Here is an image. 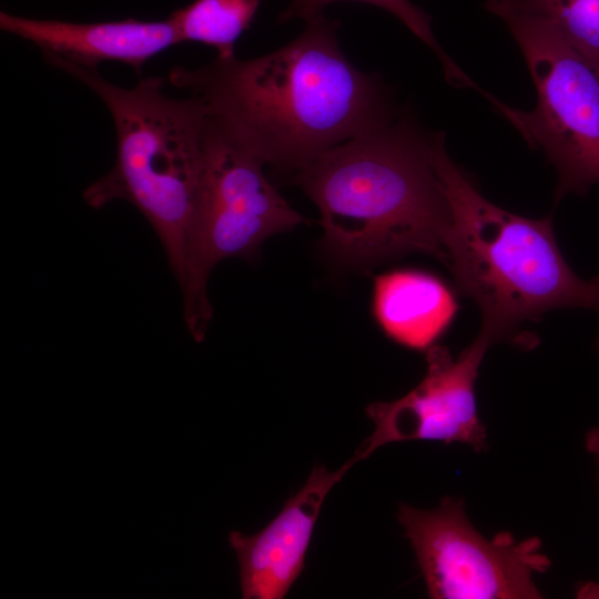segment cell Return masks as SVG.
<instances>
[{"label":"cell","instance_id":"obj_1","mask_svg":"<svg viewBox=\"0 0 599 599\" xmlns=\"http://www.w3.org/2000/svg\"><path fill=\"white\" fill-rule=\"evenodd\" d=\"M305 22L297 38L267 54L216 57L167 75L264 165L291 175L399 112L382 77L344 54L338 21L321 14Z\"/></svg>","mask_w":599,"mask_h":599},{"label":"cell","instance_id":"obj_2","mask_svg":"<svg viewBox=\"0 0 599 599\" xmlns=\"http://www.w3.org/2000/svg\"><path fill=\"white\" fill-rule=\"evenodd\" d=\"M434 136L399 111L291 175L318 207L322 247L336 262L368 268L409 253L445 262L450 207Z\"/></svg>","mask_w":599,"mask_h":599},{"label":"cell","instance_id":"obj_3","mask_svg":"<svg viewBox=\"0 0 599 599\" xmlns=\"http://www.w3.org/2000/svg\"><path fill=\"white\" fill-rule=\"evenodd\" d=\"M434 161L450 207L445 263L478 305L481 335L491 344L531 347L530 334L520 328L548 311H599V276L583 280L571 270L551 216H520L485 199L448 155L441 131H435Z\"/></svg>","mask_w":599,"mask_h":599},{"label":"cell","instance_id":"obj_4","mask_svg":"<svg viewBox=\"0 0 599 599\" xmlns=\"http://www.w3.org/2000/svg\"><path fill=\"white\" fill-rule=\"evenodd\" d=\"M47 62L90 88L115 126V163L84 190V202L95 210L115 200L135 206L159 237L182 291L190 274L204 173L207 115L202 103L194 97L166 95V79L160 75L141 78L125 89L97 69L59 59Z\"/></svg>","mask_w":599,"mask_h":599},{"label":"cell","instance_id":"obj_5","mask_svg":"<svg viewBox=\"0 0 599 599\" xmlns=\"http://www.w3.org/2000/svg\"><path fill=\"white\" fill-rule=\"evenodd\" d=\"M263 165L206 118L192 261L181 292L183 319L196 343L203 342L213 316L207 295L212 270L227 258L254 261L267 238L306 222L272 184Z\"/></svg>","mask_w":599,"mask_h":599},{"label":"cell","instance_id":"obj_6","mask_svg":"<svg viewBox=\"0 0 599 599\" xmlns=\"http://www.w3.org/2000/svg\"><path fill=\"white\" fill-rule=\"evenodd\" d=\"M518 43L537 91V104L521 111L483 95L555 166L556 202L586 195L599 185V74L541 18L497 14Z\"/></svg>","mask_w":599,"mask_h":599},{"label":"cell","instance_id":"obj_7","mask_svg":"<svg viewBox=\"0 0 599 599\" xmlns=\"http://www.w3.org/2000/svg\"><path fill=\"white\" fill-rule=\"evenodd\" d=\"M404 528L434 599H536L534 577L546 572L549 558L541 540H517L508 531L485 538L468 520L464 501L445 497L434 509L400 504Z\"/></svg>","mask_w":599,"mask_h":599},{"label":"cell","instance_id":"obj_8","mask_svg":"<svg viewBox=\"0 0 599 599\" xmlns=\"http://www.w3.org/2000/svg\"><path fill=\"white\" fill-rule=\"evenodd\" d=\"M490 345L479 333L456 358L445 346L427 349V370L415 388L398 399L367 406L374 432L355 451L356 459L367 458L384 445L409 440L460 443L476 453L486 450L487 433L477 413L475 382Z\"/></svg>","mask_w":599,"mask_h":599},{"label":"cell","instance_id":"obj_9","mask_svg":"<svg viewBox=\"0 0 599 599\" xmlns=\"http://www.w3.org/2000/svg\"><path fill=\"white\" fill-rule=\"evenodd\" d=\"M353 456L329 471L317 465L281 511L254 535L231 531L229 542L237 557L244 599H282L304 569L305 556L323 501L356 464Z\"/></svg>","mask_w":599,"mask_h":599},{"label":"cell","instance_id":"obj_10","mask_svg":"<svg viewBox=\"0 0 599 599\" xmlns=\"http://www.w3.org/2000/svg\"><path fill=\"white\" fill-rule=\"evenodd\" d=\"M0 29L39 48L43 58L97 69L104 61L122 62L140 75L144 63L181 43L171 17L160 21L124 19L92 23L42 20L0 12Z\"/></svg>","mask_w":599,"mask_h":599},{"label":"cell","instance_id":"obj_11","mask_svg":"<svg viewBox=\"0 0 599 599\" xmlns=\"http://www.w3.org/2000/svg\"><path fill=\"white\" fill-rule=\"evenodd\" d=\"M458 309L454 293L436 275L400 268L376 275L373 315L393 342L427 351L451 324Z\"/></svg>","mask_w":599,"mask_h":599},{"label":"cell","instance_id":"obj_12","mask_svg":"<svg viewBox=\"0 0 599 599\" xmlns=\"http://www.w3.org/2000/svg\"><path fill=\"white\" fill-rule=\"evenodd\" d=\"M261 0H194L175 10L173 19L181 42H199L217 57L235 55L238 38L254 21Z\"/></svg>","mask_w":599,"mask_h":599},{"label":"cell","instance_id":"obj_13","mask_svg":"<svg viewBox=\"0 0 599 599\" xmlns=\"http://www.w3.org/2000/svg\"><path fill=\"white\" fill-rule=\"evenodd\" d=\"M486 8L544 19L599 74V0H487Z\"/></svg>","mask_w":599,"mask_h":599},{"label":"cell","instance_id":"obj_14","mask_svg":"<svg viewBox=\"0 0 599 599\" xmlns=\"http://www.w3.org/2000/svg\"><path fill=\"white\" fill-rule=\"evenodd\" d=\"M337 1H357L388 11L436 54L449 83L460 88H467L471 84L473 80L439 45L430 27V17L409 0H291L290 4L280 13L277 21L287 22L295 19L307 21L323 14L326 6Z\"/></svg>","mask_w":599,"mask_h":599},{"label":"cell","instance_id":"obj_15","mask_svg":"<svg viewBox=\"0 0 599 599\" xmlns=\"http://www.w3.org/2000/svg\"><path fill=\"white\" fill-rule=\"evenodd\" d=\"M587 450L595 457L599 470V427L591 428L585 437Z\"/></svg>","mask_w":599,"mask_h":599},{"label":"cell","instance_id":"obj_16","mask_svg":"<svg viewBox=\"0 0 599 599\" xmlns=\"http://www.w3.org/2000/svg\"><path fill=\"white\" fill-rule=\"evenodd\" d=\"M596 347H597V349L599 351V336H598V338H597V341H596Z\"/></svg>","mask_w":599,"mask_h":599}]
</instances>
